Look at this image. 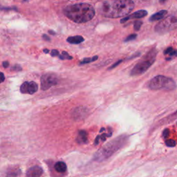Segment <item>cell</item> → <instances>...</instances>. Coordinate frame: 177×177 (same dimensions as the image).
<instances>
[{
    "label": "cell",
    "mask_w": 177,
    "mask_h": 177,
    "mask_svg": "<svg viewBox=\"0 0 177 177\" xmlns=\"http://www.w3.org/2000/svg\"><path fill=\"white\" fill-rule=\"evenodd\" d=\"M169 134H170V131H169V129H166L164 131H163V137L165 138V139H167V138L168 137V136H169Z\"/></svg>",
    "instance_id": "obj_24"
},
{
    "label": "cell",
    "mask_w": 177,
    "mask_h": 177,
    "mask_svg": "<svg viewBox=\"0 0 177 177\" xmlns=\"http://www.w3.org/2000/svg\"><path fill=\"white\" fill-rule=\"evenodd\" d=\"M165 55H168L169 57H176L177 56V50L174 49L172 47L166 48L164 51Z\"/></svg>",
    "instance_id": "obj_15"
},
{
    "label": "cell",
    "mask_w": 177,
    "mask_h": 177,
    "mask_svg": "<svg viewBox=\"0 0 177 177\" xmlns=\"http://www.w3.org/2000/svg\"><path fill=\"white\" fill-rule=\"evenodd\" d=\"M48 33H49L50 34H51V35H55V33L53 31H48Z\"/></svg>",
    "instance_id": "obj_30"
},
{
    "label": "cell",
    "mask_w": 177,
    "mask_h": 177,
    "mask_svg": "<svg viewBox=\"0 0 177 177\" xmlns=\"http://www.w3.org/2000/svg\"><path fill=\"white\" fill-rule=\"evenodd\" d=\"M143 24V22L142 21H140V20H138V21H136L134 22V28L135 31H139L140 28H141V26H142Z\"/></svg>",
    "instance_id": "obj_20"
},
{
    "label": "cell",
    "mask_w": 177,
    "mask_h": 177,
    "mask_svg": "<svg viewBox=\"0 0 177 177\" xmlns=\"http://www.w3.org/2000/svg\"><path fill=\"white\" fill-rule=\"evenodd\" d=\"M127 141L128 136L126 135H122L116 138L108 143L98 151H97L94 156V159L97 161H102L107 159L120 149L123 147Z\"/></svg>",
    "instance_id": "obj_3"
},
{
    "label": "cell",
    "mask_w": 177,
    "mask_h": 177,
    "mask_svg": "<svg viewBox=\"0 0 177 177\" xmlns=\"http://www.w3.org/2000/svg\"><path fill=\"white\" fill-rule=\"evenodd\" d=\"M43 174V170L42 169L41 167L35 166L31 167L29 169L27 170L26 176L28 177H36L42 176Z\"/></svg>",
    "instance_id": "obj_10"
},
{
    "label": "cell",
    "mask_w": 177,
    "mask_h": 177,
    "mask_svg": "<svg viewBox=\"0 0 177 177\" xmlns=\"http://www.w3.org/2000/svg\"><path fill=\"white\" fill-rule=\"evenodd\" d=\"M166 0H159L160 3H161V4H163V3H165V2H166Z\"/></svg>",
    "instance_id": "obj_31"
},
{
    "label": "cell",
    "mask_w": 177,
    "mask_h": 177,
    "mask_svg": "<svg viewBox=\"0 0 177 177\" xmlns=\"http://www.w3.org/2000/svg\"><path fill=\"white\" fill-rule=\"evenodd\" d=\"M84 40H85V39L80 35H75V36L69 37L67 38V41L69 43L72 44H80L82 42H84Z\"/></svg>",
    "instance_id": "obj_13"
},
{
    "label": "cell",
    "mask_w": 177,
    "mask_h": 177,
    "mask_svg": "<svg viewBox=\"0 0 177 177\" xmlns=\"http://www.w3.org/2000/svg\"><path fill=\"white\" fill-rule=\"evenodd\" d=\"M54 168H55V170L59 173L65 172L66 170H67V168L66 163L62 161L57 162V163L55 164Z\"/></svg>",
    "instance_id": "obj_14"
},
{
    "label": "cell",
    "mask_w": 177,
    "mask_h": 177,
    "mask_svg": "<svg viewBox=\"0 0 177 177\" xmlns=\"http://www.w3.org/2000/svg\"><path fill=\"white\" fill-rule=\"evenodd\" d=\"M177 28V11L161 20L155 26V31L158 33H166Z\"/></svg>",
    "instance_id": "obj_6"
},
{
    "label": "cell",
    "mask_w": 177,
    "mask_h": 177,
    "mask_svg": "<svg viewBox=\"0 0 177 177\" xmlns=\"http://www.w3.org/2000/svg\"><path fill=\"white\" fill-rule=\"evenodd\" d=\"M147 15V11H145V10H140V11L134 12L133 14H131L125 17L122 18L120 20V23H125L127 22L128 20L131 19H141V18L144 17Z\"/></svg>",
    "instance_id": "obj_9"
},
{
    "label": "cell",
    "mask_w": 177,
    "mask_h": 177,
    "mask_svg": "<svg viewBox=\"0 0 177 177\" xmlns=\"http://www.w3.org/2000/svg\"><path fill=\"white\" fill-rule=\"evenodd\" d=\"M156 54L157 50L156 49H151L148 52L131 71V76H138L144 73L154 64Z\"/></svg>",
    "instance_id": "obj_4"
},
{
    "label": "cell",
    "mask_w": 177,
    "mask_h": 177,
    "mask_svg": "<svg viewBox=\"0 0 177 177\" xmlns=\"http://www.w3.org/2000/svg\"><path fill=\"white\" fill-rule=\"evenodd\" d=\"M122 62V60H118V62H115V63H114V65H113L112 66V67H110V68H109V69H112L115 68V67H117L118 65H119Z\"/></svg>",
    "instance_id": "obj_25"
},
{
    "label": "cell",
    "mask_w": 177,
    "mask_h": 177,
    "mask_svg": "<svg viewBox=\"0 0 177 177\" xmlns=\"http://www.w3.org/2000/svg\"><path fill=\"white\" fill-rule=\"evenodd\" d=\"M131 0H106L99 8L102 16L109 18H118L127 15L134 8Z\"/></svg>",
    "instance_id": "obj_1"
},
{
    "label": "cell",
    "mask_w": 177,
    "mask_h": 177,
    "mask_svg": "<svg viewBox=\"0 0 177 177\" xmlns=\"http://www.w3.org/2000/svg\"><path fill=\"white\" fill-rule=\"evenodd\" d=\"M2 65H3V67H4V68H7V67H9V62H7V61L3 62Z\"/></svg>",
    "instance_id": "obj_26"
},
{
    "label": "cell",
    "mask_w": 177,
    "mask_h": 177,
    "mask_svg": "<svg viewBox=\"0 0 177 177\" xmlns=\"http://www.w3.org/2000/svg\"><path fill=\"white\" fill-rule=\"evenodd\" d=\"M38 90V85L35 82H25L20 87V92L22 94H34Z\"/></svg>",
    "instance_id": "obj_8"
},
{
    "label": "cell",
    "mask_w": 177,
    "mask_h": 177,
    "mask_svg": "<svg viewBox=\"0 0 177 177\" xmlns=\"http://www.w3.org/2000/svg\"><path fill=\"white\" fill-rule=\"evenodd\" d=\"M22 69V67L20 65H14L12 67V70L15 71H21Z\"/></svg>",
    "instance_id": "obj_23"
},
{
    "label": "cell",
    "mask_w": 177,
    "mask_h": 177,
    "mask_svg": "<svg viewBox=\"0 0 177 177\" xmlns=\"http://www.w3.org/2000/svg\"><path fill=\"white\" fill-rule=\"evenodd\" d=\"M64 14L69 19L77 24L85 23L95 16V10L91 4L79 3L67 6L63 10Z\"/></svg>",
    "instance_id": "obj_2"
},
{
    "label": "cell",
    "mask_w": 177,
    "mask_h": 177,
    "mask_svg": "<svg viewBox=\"0 0 177 177\" xmlns=\"http://www.w3.org/2000/svg\"><path fill=\"white\" fill-rule=\"evenodd\" d=\"M59 58L61 60H72L73 59L71 55H69L68 53L65 51H62V55H59Z\"/></svg>",
    "instance_id": "obj_17"
},
{
    "label": "cell",
    "mask_w": 177,
    "mask_h": 177,
    "mask_svg": "<svg viewBox=\"0 0 177 177\" xmlns=\"http://www.w3.org/2000/svg\"><path fill=\"white\" fill-rule=\"evenodd\" d=\"M136 38H137V35L136 34H131L130 35H129V36L127 37V38L125 40V42H129V41H131V40H134L136 39Z\"/></svg>",
    "instance_id": "obj_21"
},
{
    "label": "cell",
    "mask_w": 177,
    "mask_h": 177,
    "mask_svg": "<svg viewBox=\"0 0 177 177\" xmlns=\"http://www.w3.org/2000/svg\"><path fill=\"white\" fill-rule=\"evenodd\" d=\"M20 174V170H13L11 169V170H10L9 172H8V174H7V176H19V175Z\"/></svg>",
    "instance_id": "obj_18"
},
{
    "label": "cell",
    "mask_w": 177,
    "mask_h": 177,
    "mask_svg": "<svg viewBox=\"0 0 177 177\" xmlns=\"http://www.w3.org/2000/svg\"><path fill=\"white\" fill-rule=\"evenodd\" d=\"M1 82H3L4 81V79H5V77H4V73H1Z\"/></svg>",
    "instance_id": "obj_28"
},
{
    "label": "cell",
    "mask_w": 177,
    "mask_h": 177,
    "mask_svg": "<svg viewBox=\"0 0 177 177\" xmlns=\"http://www.w3.org/2000/svg\"><path fill=\"white\" fill-rule=\"evenodd\" d=\"M76 141L78 143H87L88 141V136L87 133L84 130L79 131L78 135L77 136Z\"/></svg>",
    "instance_id": "obj_12"
},
{
    "label": "cell",
    "mask_w": 177,
    "mask_h": 177,
    "mask_svg": "<svg viewBox=\"0 0 177 177\" xmlns=\"http://www.w3.org/2000/svg\"><path fill=\"white\" fill-rule=\"evenodd\" d=\"M149 88L152 90L166 89L170 91L174 90L176 85L173 79L163 75H157L152 78L149 82Z\"/></svg>",
    "instance_id": "obj_5"
},
{
    "label": "cell",
    "mask_w": 177,
    "mask_h": 177,
    "mask_svg": "<svg viewBox=\"0 0 177 177\" xmlns=\"http://www.w3.org/2000/svg\"><path fill=\"white\" fill-rule=\"evenodd\" d=\"M166 145L170 147H174L176 146V142L172 139H168L166 141Z\"/></svg>",
    "instance_id": "obj_19"
},
{
    "label": "cell",
    "mask_w": 177,
    "mask_h": 177,
    "mask_svg": "<svg viewBox=\"0 0 177 177\" xmlns=\"http://www.w3.org/2000/svg\"><path fill=\"white\" fill-rule=\"evenodd\" d=\"M50 55H51V56L55 57V56H59V55H60V53H59V51L58 50H55V49H53L50 51Z\"/></svg>",
    "instance_id": "obj_22"
},
{
    "label": "cell",
    "mask_w": 177,
    "mask_h": 177,
    "mask_svg": "<svg viewBox=\"0 0 177 177\" xmlns=\"http://www.w3.org/2000/svg\"><path fill=\"white\" fill-rule=\"evenodd\" d=\"M98 58V57L97 55L93 57L92 58H85L80 62V65H83V64H87V63H90V62H94L96 61V60H97Z\"/></svg>",
    "instance_id": "obj_16"
},
{
    "label": "cell",
    "mask_w": 177,
    "mask_h": 177,
    "mask_svg": "<svg viewBox=\"0 0 177 177\" xmlns=\"http://www.w3.org/2000/svg\"><path fill=\"white\" fill-rule=\"evenodd\" d=\"M42 38H44V40H46V41H50V38L48 36V35H46V34L43 35H42Z\"/></svg>",
    "instance_id": "obj_27"
},
{
    "label": "cell",
    "mask_w": 177,
    "mask_h": 177,
    "mask_svg": "<svg viewBox=\"0 0 177 177\" xmlns=\"http://www.w3.org/2000/svg\"><path fill=\"white\" fill-rule=\"evenodd\" d=\"M167 14H168V11H167L166 10H162V11L152 15L150 17V18H149V21L155 22L158 21V20H161L165 17V16H166Z\"/></svg>",
    "instance_id": "obj_11"
},
{
    "label": "cell",
    "mask_w": 177,
    "mask_h": 177,
    "mask_svg": "<svg viewBox=\"0 0 177 177\" xmlns=\"http://www.w3.org/2000/svg\"><path fill=\"white\" fill-rule=\"evenodd\" d=\"M43 51H44V53H49V50L47 49V48H44Z\"/></svg>",
    "instance_id": "obj_29"
},
{
    "label": "cell",
    "mask_w": 177,
    "mask_h": 177,
    "mask_svg": "<svg viewBox=\"0 0 177 177\" xmlns=\"http://www.w3.org/2000/svg\"><path fill=\"white\" fill-rule=\"evenodd\" d=\"M58 79L57 75L54 73H46L43 75L41 77V89L42 90L46 91L50 87L58 84Z\"/></svg>",
    "instance_id": "obj_7"
}]
</instances>
